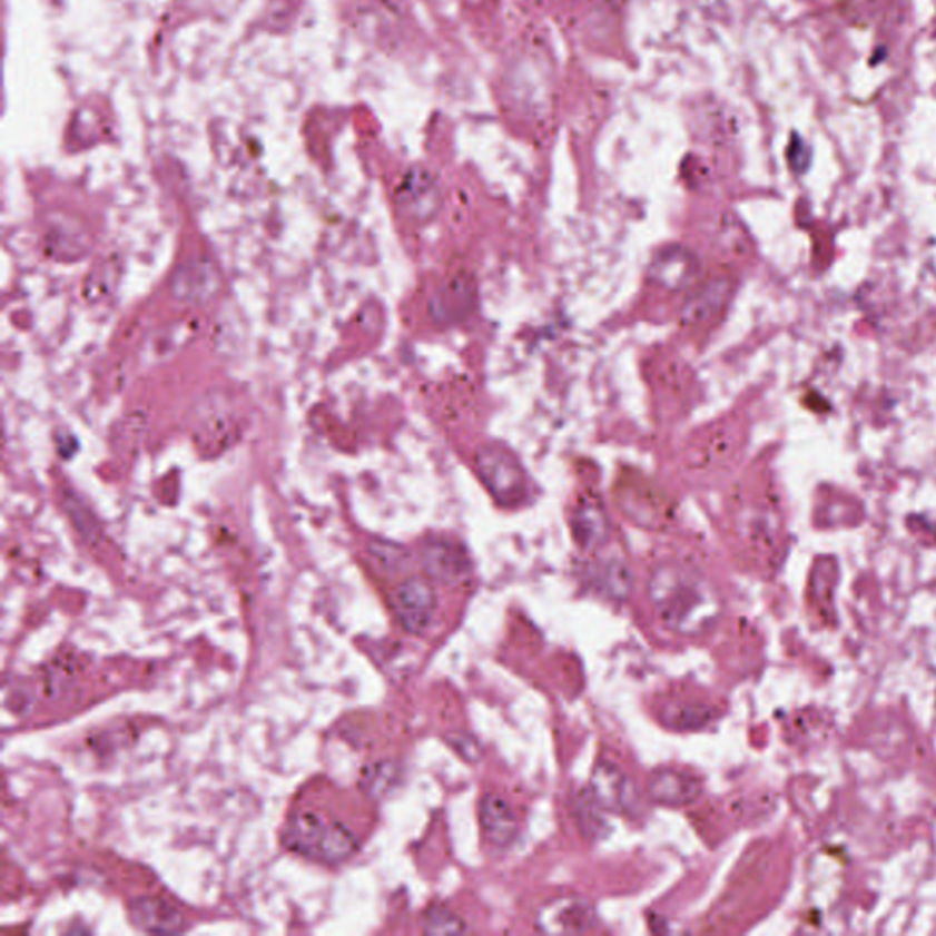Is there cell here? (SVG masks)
Returning <instances> with one entry per match:
<instances>
[{"label": "cell", "mask_w": 936, "mask_h": 936, "mask_svg": "<svg viewBox=\"0 0 936 936\" xmlns=\"http://www.w3.org/2000/svg\"><path fill=\"white\" fill-rule=\"evenodd\" d=\"M648 594L662 624L686 637L707 631L719 613L710 583L697 569L682 563L659 565L651 573Z\"/></svg>", "instance_id": "cell-1"}, {"label": "cell", "mask_w": 936, "mask_h": 936, "mask_svg": "<svg viewBox=\"0 0 936 936\" xmlns=\"http://www.w3.org/2000/svg\"><path fill=\"white\" fill-rule=\"evenodd\" d=\"M474 469L486 491L503 506H516L528 497V472L506 446L483 445L474 454Z\"/></svg>", "instance_id": "cell-2"}, {"label": "cell", "mask_w": 936, "mask_h": 936, "mask_svg": "<svg viewBox=\"0 0 936 936\" xmlns=\"http://www.w3.org/2000/svg\"><path fill=\"white\" fill-rule=\"evenodd\" d=\"M395 200L406 218L415 224H426L441 209L440 181L425 167H412L401 179Z\"/></svg>", "instance_id": "cell-3"}, {"label": "cell", "mask_w": 936, "mask_h": 936, "mask_svg": "<svg viewBox=\"0 0 936 936\" xmlns=\"http://www.w3.org/2000/svg\"><path fill=\"white\" fill-rule=\"evenodd\" d=\"M477 306L476 280L469 272H457L441 284L428 304L434 323L441 326L460 324L471 317Z\"/></svg>", "instance_id": "cell-4"}, {"label": "cell", "mask_w": 936, "mask_h": 936, "mask_svg": "<svg viewBox=\"0 0 936 936\" xmlns=\"http://www.w3.org/2000/svg\"><path fill=\"white\" fill-rule=\"evenodd\" d=\"M395 617L408 633H425L431 628L437 609V594L431 583L423 579H408L395 589Z\"/></svg>", "instance_id": "cell-5"}, {"label": "cell", "mask_w": 936, "mask_h": 936, "mask_svg": "<svg viewBox=\"0 0 936 936\" xmlns=\"http://www.w3.org/2000/svg\"><path fill=\"white\" fill-rule=\"evenodd\" d=\"M593 904L580 896H562L538 912L536 927L548 935H582L597 926Z\"/></svg>", "instance_id": "cell-6"}, {"label": "cell", "mask_w": 936, "mask_h": 936, "mask_svg": "<svg viewBox=\"0 0 936 936\" xmlns=\"http://www.w3.org/2000/svg\"><path fill=\"white\" fill-rule=\"evenodd\" d=\"M421 565L426 577L445 585L465 582L472 571L471 558L465 548L445 538H431L421 545Z\"/></svg>", "instance_id": "cell-7"}, {"label": "cell", "mask_w": 936, "mask_h": 936, "mask_svg": "<svg viewBox=\"0 0 936 936\" xmlns=\"http://www.w3.org/2000/svg\"><path fill=\"white\" fill-rule=\"evenodd\" d=\"M617 500H619L620 509H624L628 516L646 525L664 522L670 511L668 497L642 476L620 477Z\"/></svg>", "instance_id": "cell-8"}, {"label": "cell", "mask_w": 936, "mask_h": 936, "mask_svg": "<svg viewBox=\"0 0 936 936\" xmlns=\"http://www.w3.org/2000/svg\"><path fill=\"white\" fill-rule=\"evenodd\" d=\"M220 289V272L207 258H190L170 278V293L179 303L205 304Z\"/></svg>", "instance_id": "cell-9"}, {"label": "cell", "mask_w": 936, "mask_h": 936, "mask_svg": "<svg viewBox=\"0 0 936 936\" xmlns=\"http://www.w3.org/2000/svg\"><path fill=\"white\" fill-rule=\"evenodd\" d=\"M701 275V260L684 246H668L657 253L651 262L650 277L659 286L681 292L696 284Z\"/></svg>", "instance_id": "cell-10"}, {"label": "cell", "mask_w": 936, "mask_h": 936, "mask_svg": "<svg viewBox=\"0 0 936 936\" xmlns=\"http://www.w3.org/2000/svg\"><path fill=\"white\" fill-rule=\"evenodd\" d=\"M128 915L139 932L176 935L185 929L184 916L169 901L156 896H138L130 901Z\"/></svg>", "instance_id": "cell-11"}, {"label": "cell", "mask_w": 936, "mask_h": 936, "mask_svg": "<svg viewBox=\"0 0 936 936\" xmlns=\"http://www.w3.org/2000/svg\"><path fill=\"white\" fill-rule=\"evenodd\" d=\"M589 790L608 812H625L634 805L633 785L613 762L602 761L594 767Z\"/></svg>", "instance_id": "cell-12"}, {"label": "cell", "mask_w": 936, "mask_h": 936, "mask_svg": "<svg viewBox=\"0 0 936 936\" xmlns=\"http://www.w3.org/2000/svg\"><path fill=\"white\" fill-rule=\"evenodd\" d=\"M650 796L656 804L668 807H686L701 798L702 781L688 772L676 768H664L653 774L648 785Z\"/></svg>", "instance_id": "cell-13"}, {"label": "cell", "mask_w": 936, "mask_h": 936, "mask_svg": "<svg viewBox=\"0 0 936 936\" xmlns=\"http://www.w3.org/2000/svg\"><path fill=\"white\" fill-rule=\"evenodd\" d=\"M574 540L585 551L599 549L608 542L611 522L604 503L597 496H585L580 500L573 514Z\"/></svg>", "instance_id": "cell-14"}, {"label": "cell", "mask_w": 936, "mask_h": 936, "mask_svg": "<svg viewBox=\"0 0 936 936\" xmlns=\"http://www.w3.org/2000/svg\"><path fill=\"white\" fill-rule=\"evenodd\" d=\"M732 280L727 277H717L707 282V284H702L688 298V303L682 309V323L686 326H701L711 318H716L727 307L728 300L732 297Z\"/></svg>", "instance_id": "cell-15"}, {"label": "cell", "mask_w": 936, "mask_h": 936, "mask_svg": "<svg viewBox=\"0 0 936 936\" xmlns=\"http://www.w3.org/2000/svg\"><path fill=\"white\" fill-rule=\"evenodd\" d=\"M328 825V821L321 814L313 812V810H300V812L293 814L292 819L287 821L284 844L293 853L317 860L318 849H321Z\"/></svg>", "instance_id": "cell-16"}, {"label": "cell", "mask_w": 936, "mask_h": 936, "mask_svg": "<svg viewBox=\"0 0 936 936\" xmlns=\"http://www.w3.org/2000/svg\"><path fill=\"white\" fill-rule=\"evenodd\" d=\"M480 824L486 839L496 847H509L518 835L516 814L506 799L486 794L480 804Z\"/></svg>", "instance_id": "cell-17"}, {"label": "cell", "mask_w": 936, "mask_h": 936, "mask_svg": "<svg viewBox=\"0 0 936 936\" xmlns=\"http://www.w3.org/2000/svg\"><path fill=\"white\" fill-rule=\"evenodd\" d=\"M403 767L397 761H375L361 772V788L375 801L386 799L403 784Z\"/></svg>", "instance_id": "cell-18"}, {"label": "cell", "mask_w": 936, "mask_h": 936, "mask_svg": "<svg viewBox=\"0 0 936 936\" xmlns=\"http://www.w3.org/2000/svg\"><path fill=\"white\" fill-rule=\"evenodd\" d=\"M591 583L599 593L604 594L608 599L622 602L631 593L633 577H631L630 568L625 563L619 562V560H609V562L600 563L593 569Z\"/></svg>", "instance_id": "cell-19"}, {"label": "cell", "mask_w": 936, "mask_h": 936, "mask_svg": "<svg viewBox=\"0 0 936 936\" xmlns=\"http://www.w3.org/2000/svg\"><path fill=\"white\" fill-rule=\"evenodd\" d=\"M605 812L608 810L599 804V799L594 798L589 788L577 794L573 801V814L574 819H577V827L585 838L597 841V839L608 836L609 824L605 819Z\"/></svg>", "instance_id": "cell-20"}, {"label": "cell", "mask_w": 936, "mask_h": 936, "mask_svg": "<svg viewBox=\"0 0 936 936\" xmlns=\"http://www.w3.org/2000/svg\"><path fill=\"white\" fill-rule=\"evenodd\" d=\"M358 850L357 836L341 821H333L326 829L323 844L318 849V861L324 864H343Z\"/></svg>", "instance_id": "cell-21"}, {"label": "cell", "mask_w": 936, "mask_h": 936, "mask_svg": "<svg viewBox=\"0 0 936 936\" xmlns=\"http://www.w3.org/2000/svg\"><path fill=\"white\" fill-rule=\"evenodd\" d=\"M372 562L386 574H397L405 571L410 563V553L400 543L390 540H374L368 545Z\"/></svg>", "instance_id": "cell-22"}, {"label": "cell", "mask_w": 936, "mask_h": 936, "mask_svg": "<svg viewBox=\"0 0 936 936\" xmlns=\"http://www.w3.org/2000/svg\"><path fill=\"white\" fill-rule=\"evenodd\" d=\"M423 932L426 935H461L466 933V924L456 913L443 906H432L423 915Z\"/></svg>", "instance_id": "cell-23"}, {"label": "cell", "mask_w": 936, "mask_h": 936, "mask_svg": "<svg viewBox=\"0 0 936 936\" xmlns=\"http://www.w3.org/2000/svg\"><path fill=\"white\" fill-rule=\"evenodd\" d=\"M664 721L677 730H699L710 721V710L701 705H679L666 711Z\"/></svg>", "instance_id": "cell-24"}, {"label": "cell", "mask_w": 936, "mask_h": 936, "mask_svg": "<svg viewBox=\"0 0 936 936\" xmlns=\"http://www.w3.org/2000/svg\"><path fill=\"white\" fill-rule=\"evenodd\" d=\"M65 509H67L68 514L72 518L73 525H76L77 531L81 532L82 536L90 542L99 536L101 529H99L98 518L93 516L92 511L76 494L67 497Z\"/></svg>", "instance_id": "cell-25"}, {"label": "cell", "mask_w": 936, "mask_h": 936, "mask_svg": "<svg viewBox=\"0 0 936 936\" xmlns=\"http://www.w3.org/2000/svg\"><path fill=\"white\" fill-rule=\"evenodd\" d=\"M449 741H451L452 748L460 753L461 758H465L466 761L476 762L481 758L480 745L471 736L454 733V736L449 737Z\"/></svg>", "instance_id": "cell-26"}]
</instances>
